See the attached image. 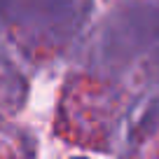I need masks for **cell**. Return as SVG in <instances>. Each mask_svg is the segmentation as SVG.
I'll return each instance as SVG.
<instances>
[{
    "label": "cell",
    "mask_w": 159,
    "mask_h": 159,
    "mask_svg": "<svg viewBox=\"0 0 159 159\" xmlns=\"http://www.w3.org/2000/svg\"><path fill=\"white\" fill-rule=\"evenodd\" d=\"M75 159H84V157H75Z\"/></svg>",
    "instance_id": "obj_1"
}]
</instances>
